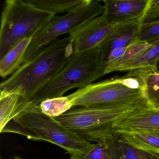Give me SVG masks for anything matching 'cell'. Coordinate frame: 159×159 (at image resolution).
<instances>
[{
  "label": "cell",
  "instance_id": "obj_1",
  "mask_svg": "<svg viewBox=\"0 0 159 159\" xmlns=\"http://www.w3.org/2000/svg\"><path fill=\"white\" fill-rule=\"evenodd\" d=\"M73 53V41L70 36L57 39L30 61L21 64L11 76L2 82L0 91L20 94L26 102H30L64 68Z\"/></svg>",
  "mask_w": 159,
  "mask_h": 159
},
{
  "label": "cell",
  "instance_id": "obj_2",
  "mask_svg": "<svg viewBox=\"0 0 159 159\" xmlns=\"http://www.w3.org/2000/svg\"><path fill=\"white\" fill-rule=\"evenodd\" d=\"M146 105L147 104L73 107L53 118L85 141L101 143L120 135L115 132L113 127L116 120L136 107Z\"/></svg>",
  "mask_w": 159,
  "mask_h": 159
},
{
  "label": "cell",
  "instance_id": "obj_3",
  "mask_svg": "<svg viewBox=\"0 0 159 159\" xmlns=\"http://www.w3.org/2000/svg\"><path fill=\"white\" fill-rule=\"evenodd\" d=\"M105 75L100 46L80 54L73 53L64 68L35 94L30 102L39 105L47 99L61 97L70 90L82 89Z\"/></svg>",
  "mask_w": 159,
  "mask_h": 159
},
{
  "label": "cell",
  "instance_id": "obj_4",
  "mask_svg": "<svg viewBox=\"0 0 159 159\" xmlns=\"http://www.w3.org/2000/svg\"><path fill=\"white\" fill-rule=\"evenodd\" d=\"M54 15L22 0H6L1 16L0 59L20 41L34 36Z\"/></svg>",
  "mask_w": 159,
  "mask_h": 159
},
{
  "label": "cell",
  "instance_id": "obj_5",
  "mask_svg": "<svg viewBox=\"0 0 159 159\" xmlns=\"http://www.w3.org/2000/svg\"><path fill=\"white\" fill-rule=\"evenodd\" d=\"M13 119L33 132L38 141L57 145L71 156H83L93 144L78 137L53 118L43 113L39 105L31 102Z\"/></svg>",
  "mask_w": 159,
  "mask_h": 159
},
{
  "label": "cell",
  "instance_id": "obj_6",
  "mask_svg": "<svg viewBox=\"0 0 159 159\" xmlns=\"http://www.w3.org/2000/svg\"><path fill=\"white\" fill-rule=\"evenodd\" d=\"M100 2V0H95L86 3L63 16L54 15L46 25L33 37L22 64L34 58L59 36L69 34L88 20L104 14L105 7Z\"/></svg>",
  "mask_w": 159,
  "mask_h": 159
},
{
  "label": "cell",
  "instance_id": "obj_7",
  "mask_svg": "<svg viewBox=\"0 0 159 159\" xmlns=\"http://www.w3.org/2000/svg\"><path fill=\"white\" fill-rule=\"evenodd\" d=\"M67 96L73 107L147 104L141 90L130 89L124 86L119 81L118 77L92 83Z\"/></svg>",
  "mask_w": 159,
  "mask_h": 159
},
{
  "label": "cell",
  "instance_id": "obj_8",
  "mask_svg": "<svg viewBox=\"0 0 159 159\" xmlns=\"http://www.w3.org/2000/svg\"><path fill=\"white\" fill-rule=\"evenodd\" d=\"M123 22H108L105 12L87 21L69 34L73 41L74 53L80 54L100 46Z\"/></svg>",
  "mask_w": 159,
  "mask_h": 159
},
{
  "label": "cell",
  "instance_id": "obj_9",
  "mask_svg": "<svg viewBox=\"0 0 159 159\" xmlns=\"http://www.w3.org/2000/svg\"><path fill=\"white\" fill-rule=\"evenodd\" d=\"M117 133L133 132L159 133V109L148 105L136 107L113 123Z\"/></svg>",
  "mask_w": 159,
  "mask_h": 159
},
{
  "label": "cell",
  "instance_id": "obj_10",
  "mask_svg": "<svg viewBox=\"0 0 159 159\" xmlns=\"http://www.w3.org/2000/svg\"><path fill=\"white\" fill-rule=\"evenodd\" d=\"M147 0H110L104 2L108 22L120 23L138 20L145 9Z\"/></svg>",
  "mask_w": 159,
  "mask_h": 159
},
{
  "label": "cell",
  "instance_id": "obj_11",
  "mask_svg": "<svg viewBox=\"0 0 159 159\" xmlns=\"http://www.w3.org/2000/svg\"><path fill=\"white\" fill-rule=\"evenodd\" d=\"M140 23L138 20L123 22L100 45L103 65L105 61L112 50L116 48L129 46L137 41Z\"/></svg>",
  "mask_w": 159,
  "mask_h": 159
},
{
  "label": "cell",
  "instance_id": "obj_12",
  "mask_svg": "<svg viewBox=\"0 0 159 159\" xmlns=\"http://www.w3.org/2000/svg\"><path fill=\"white\" fill-rule=\"evenodd\" d=\"M128 74L136 77L141 84L144 98L148 106L159 109V71L151 69L130 71Z\"/></svg>",
  "mask_w": 159,
  "mask_h": 159
},
{
  "label": "cell",
  "instance_id": "obj_13",
  "mask_svg": "<svg viewBox=\"0 0 159 159\" xmlns=\"http://www.w3.org/2000/svg\"><path fill=\"white\" fill-rule=\"evenodd\" d=\"M33 36L20 41L0 59V75L5 78L13 74L22 64Z\"/></svg>",
  "mask_w": 159,
  "mask_h": 159
},
{
  "label": "cell",
  "instance_id": "obj_14",
  "mask_svg": "<svg viewBox=\"0 0 159 159\" xmlns=\"http://www.w3.org/2000/svg\"><path fill=\"white\" fill-rule=\"evenodd\" d=\"M28 103L20 94L1 92L0 131L11 120L18 115Z\"/></svg>",
  "mask_w": 159,
  "mask_h": 159
},
{
  "label": "cell",
  "instance_id": "obj_15",
  "mask_svg": "<svg viewBox=\"0 0 159 159\" xmlns=\"http://www.w3.org/2000/svg\"><path fill=\"white\" fill-rule=\"evenodd\" d=\"M121 138L139 149L159 155V133L133 132L121 134Z\"/></svg>",
  "mask_w": 159,
  "mask_h": 159
},
{
  "label": "cell",
  "instance_id": "obj_16",
  "mask_svg": "<svg viewBox=\"0 0 159 159\" xmlns=\"http://www.w3.org/2000/svg\"><path fill=\"white\" fill-rule=\"evenodd\" d=\"M159 40L153 43L139 56L126 63L119 71L133 70L140 69H151L158 70Z\"/></svg>",
  "mask_w": 159,
  "mask_h": 159
},
{
  "label": "cell",
  "instance_id": "obj_17",
  "mask_svg": "<svg viewBox=\"0 0 159 159\" xmlns=\"http://www.w3.org/2000/svg\"><path fill=\"white\" fill-rule=\"evenodd\" d=\"M121 134L108 141L93 144L81 159H120L118 140Z\"/></svg>",
  "mask_w": 159,
  "mask_h": 159
},
{
  "label": "cell",
  "instance_id": "obj_18",
  "mask_svg": "<svg viewBox=\"0 0 159 159\" xmlns=\"http://www.w3.org/2000/svg\"><path fill=\"white\" fill-rule=\"evenodd\" d=\"M35 7L54 15L68 13L77 7L95 0H22Z\"/></svg>",
  "mask_w": 159,
  "mask_h": 159
},
{
  "label": "cell",
  "instance_id": "obj_19",
  "mask_svg": "<svg viewBox=\"0 0 159 159\" xmlns=\"http://www.w3.org/2000/svg\"><path fill=\"white\" fill-rule=\"evenodd\" d=\"M151 45L145 42L136 41L129 46L123 56L106 65L105 69V75L114 72L119 71L126 63L139 56Z\"/></svg>",
  "mask_w": 159,
  "mask_h": 159
},
{
  "label": "cell",
  "instance_id": "obj_20",
  "mask_svg": "<svg viewBox=\"0 0 159 159\" xmlns=\"http://www.w3.org/2000/svg\"><path fill=\"white\" fill-rule=\"evenodd\" d=\"M39 105L43 113L52 118L58 116L73 107L67 96L47 99Z\"/></svg>",
  "mask_w": 159,
  "mask_h": 159
},
{
  "label": "cell",
  "instance_id": "obj_21",
  "mask_svg": "<svg viewBox=\"0 0 159 159\" xmlns=\"http://www.w3.org/2000/svg\"><path fill=\"white\" fill-rule=\"evenodd\" d=\"M120 159H159V155L134 147L120 136L118 140Z\"/></svg>",
  "mask_w": 159,
  "mask_h": 159
},
{
  "label": "cell",
  "instance_id": "obj_22",
  "mask_svg": "<svg viewBox=\"0 0 159 159\" xmlns=\"http://www.w3.org/2000/svg\"><path fill=\"white\" fill-rule=\"evenodd\" d=\"M159 40V20L140 23L137 41L152 44Z\"/></svg>",
  "mask_w": 159,
  "mask_h": 159
},
{
  "label": "cell",
  "instance_id": "obj_23",
  "mask_svg": "<svg viewBox=\"0 0 159 159\" xmlns=\"http://www.w3.org/2000/svg\"><path fill=\"white\" fill-rule=\"evenodd\" d=\"M1 133H14L24 135L29 139L38 141V137L33 132L22 126L14 119L11 120L5 125L1 131Z\"/></svg>",
  "mask_w": 159,
  "mask_h": 159
},
{
  "label": "cell",
  "instance_id": "obj_24",
  "mask_svg": "<svg viewBox=\"0 0 159 159\" xmlns=\"http://www.w3.org/2000/svg\"><path fill=\"white\" fill-rule=\"evenodd\" d=\"M159 20V0H147L139 23Z\"/></svg>",
  "mask_w": 159,
  "mask_h": 159
},
{
  "label": "cell",
  "instance_id": "obj_25",
  "mask_svg": "<svg viewBox=\"0 0 159 159\" xmlns=\"http://www.w3.org/2000/svg\"><path fill=\"white\" fill-rule=\"evenodd\" d=\"M118 79L120 83L128 88L142 90V87L140 81L134 76H131L127 74L122 77H118Z\"/></svg>",
  "mask_w": 159,
  "mask_h": 159
},
{
  "label": "cell",
  "instance_id": "obj_26",
  "mask_svg": "<svg viewBox=\"0 0 159 159\" xmlns=\"http://www.w3.org/2000/svg\"><path fill=\"white\" fill-rule=\"evenodd\" d=\"M129 47H127L121 48H116L111 51L107 58L105 61L104 62V66L105 69L106 65H108L111 62H113L116 60L122 57L127 51Z\"/></svg>",
  "mask_w": 159,
  "mask_h": 159
},
{
  "label": "cell",
  "instance_id": "obj_27",
  "mask_svg": "<svg viewBox=\"0 0 159 159\" xmlns=\"http://www.w3.org/2000/svg\"><path fill=\"white\" fill-rule=\"evenodd\" d=\"M69 159H81L80 157L78 156H71V157Z\"/></svg>",
  "mask_w": 159,
  "mask_h": 159
},
{
  "label": "cell",
  "instance_id": "obj_28",
  "mask_svg": "<svg viewBox=\"0 0 159 159\" xmlns=\"http://www.w3.org/2000/svg\"><path fill=\"white\" fill-rule=\"evenodd\" d=\"M12 159H23L19 157H15V158Z\"/></svg>",
  "mask_w": 159,
  "mask_h": 159
},
{
  "label": "cell",
  "instance_id": "obj_29",
  "mask_svg": "<svg viewBox=\"0 0 159 159\" xmlns=\"http://www.w3.org/2000/svg\"><path fill=\"white\" fill-rule=\"evenodd\" d=\"M100 1H102L103 2H106V1H110V0H100Z\"/></svg>",
  "mask_w": 159,
  "mask_h": 159
}]
</instances>
